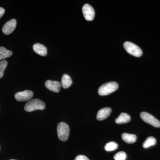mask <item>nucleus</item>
I'll return each mask as SVG.
<instances>
[{
	"mask_svg": "<svg viewBox=\"0 0 160 160\" xmlns=\"http://www.w3.org/2000/svg\"><path fill=\"white\" fill-rule=\"evenodd\" d=\"M46 107L45 103L38 99H34L26 103L24 109L26 111L32 112L37 110H43Z\"/></svg>",
	"mask_w": 160,
	"mask_h": 160,
	"instance_id": "f257e3e1",
	"label": "nucleus"
},
{
	"mask_svg": "<svg viewBox=\"0 0 160 160\" xmlns=\"http://www.w3.org/2000/svg\"><path fill=\"white\" fill-rule=\"evenodd\" d=\"M118 88L116 82H112L105 83L101 86L98 89V94L101 96H106L114 92Z\"/></svg>",
	"mask_w": 160,
	"mask_h": 160,
	"instance_id": "f03ea898",
	"label": "nucleus"
},
{
	"mask_svg": "<svg viewBox=\"0 0 160 160\" xmlns=\"http://www.w3.org/2000/svg\"><path fill=\"white\" fill-rule=\"evenodd\" d=\"M69 126L64 122H61L58 124L57 132L58 137L60 140L65 142L68 140L69 135Z\"/></svg>",
	"mask_w": 160,
	"mask_h": 160,
	"instance_id": "7ed1b4c3",
	"label": "nucleus"
},
{
	"mask_svg": "<svg viewBox=\"0 0 160 160\" xmlns=\"http://www.w3.org/2000/svg\"><path fill=\"white\" fill-rule=\"evenodd\" d=\"M124 47L126 51L129 54L136 57H140L142 54V51L139 46L131 42H126L124 43Z\"/></svg>",
	"mask_w": 160,
	"mask_h": 160,
	"instance_id": "20e7f679",
	"label": "nucleus"
},
{
	"mask_svg": "<svg viewBox=\"0 0 160 160\" xmlns=\"http://www.w3.org/2000/svg\"><path fill=\"white\" fill-rule=\"evenodd\" d=\"M140 117L145 122L155 127H160V122L150 113L146 112H142L140 114Z\"/></svg>",
	"mask_w": 160,
	"mask_h": 160,
	"instance_id": "39448f33",
	"label": "nucleus"
},
{
	"mask_svg": "<svg viewBox=\"0 0 160 160\" xmlns=\"http://www.w3.org/2000/svg\"><path fill=\"white\" fill-rule=\"evenodd\" d=\"M33 93L29 90L19 92L15 94V98L17 101L19 102H25L31 99L33 97Z\"/></svg>",
	"mask_w": 160,
	"mask_h": 160,
	"instance_id": "423d86ee",
	"label": "nucleus"
},
{
	"mask_svg": "<svg viewBox=\"0 0 160 160\" xmlns=\"http://www.w3.org/2000/svg\"><path fill=\"white\" fill-rule=\"evenodd\" d=\"M83 15L86 20L88 21L93 20L95 16V11L92 6L88 4L84 5L82 7Z\"/></svg>",
	"mask_w": 160,
	"mask_h": 160,
	"instance_id": "0eeeda50",
	"label": "nucleus"
},
{
	"mask_svg": "<svg viewBox=\"0 0 160 160\" xmlns=\"http://www.w3.org/2000/svg\"><path fill=\"white\" fill-rule=\"evenodd\" d=\"M16 25V20L14 19L9 20L3 26L2 28L3 33L6 35L11 34L15 29Z\"/></svg>",
	"mask_w": 160,
	"mask_h": 160,
	"instance_id": "6e6552de",
	"label": "nucleus"
},
{
	"mask_svg": "<svg viewBox=\"0 0 160 160\" xmlns=\"http://www.w3.org/2000/svg\"><path fill=\"white\" fill-rule=\"evenodd\" d=\"M45 86L49 90L54 92H58L61 89L62 85L58 81L48 80L45 82Z\"/></svg>",
	"mask_w": 160,
	"mask_h": 160,
	"instance_id": "1a4fd4ad",
	"label": "nucleus"
},
{
	"mask_svg": "<svg viewBox=\"0 0 160 160\" xmlns=\"http://www.w3.org/2000/svg\"><path fill=\"white\" fill-rule=\"evenodd\" d=\"M112 109L109 107H106L100 109L98 112L97 119L98 121H102L109 116L111 113Z\"/></svg>",
	"mask_w": 160,
	"mask_h": 160,
	"instance_id": "9d476101",
	"label": "nucleus"
},
{
	"mask_svg": "<svg viewBox=\"0 0 160 160\" xmlns=\"http://www.w3.org/2000/svg\"><path fill=\"white\" fill-rule=\"evenodd\" d=\"M33 49L36 53L42 56H45L47 55V48L46 46L40 43H36L33 45Z\"/></svg>",
	"mask_w": 160,
	"mask_h": 160,
	"instance_id": "9b49d317",
	"label": "nucleus"
},
{
	"mask_svg": "<svg viewBox=\"0 0 160 160\" xmlns=\"http://www.w3.org/2000/svg\"><path fill=\"white\" fill-rule=\"evenodd\" d=\"M131 120V117L126 112H122L117 118L116 119L117 124H121L129 122Z\"/></svg>",
	"mask_w": 160,
	"mask_h": 160,
	"instance_id": "f8f14e48",
	"label": "nucleus"
},
{
	"mask_svg": "<svg viewBox=\"0 0 160 160\" xmlns=\"http://www.w3.org/2000/svg\"><path fill=\"white\" fill-rule=\"evenodd\" d=\"M72 81L70 77L67 74L63 75L61 81V85L64 89H67L71 86Z\"/></svg>",
	"mask_w": 160,
	"mask_h": 160,
	"instance_id": "ddd939ff",
	"label": "nucleus"
},
{
	"mask_svg": "<svg viewBox=\"0 0 160 160\" xmlns=\"http://www.w3.org/2000/svg\"><path fill=\"white\" fill-rule=\"evenodd\" d=\"M122 137L123 141L128 144L134 143L137 140L136 135L128 133H123L122 135Z\"/></svg>",
	"mask_w": 160,
	"mask_h": 160,
	"instance_id": "4468645a",
	"label": "nucleus"
},
{
	"mask_svg": "<svg viewBox=\"0 0 160 160\" xmlns=\"http://www.w3.org/2000/svg\"><path fill=\"white\" fill-rule=\"evenodd\" d=\"M12 52L4 47H0V60H3L11 56Z\"/></svg>",
	"mask_w": 160,
	"mask_h": 160,
	"instance_id": "2eb2a0df",
	"label": "nucleus"
},
{
	"mask_svg": "<svg viewBox=\"0 0 160 160\" xmlns=\"http://www.w3.org/2000/svg\"><path fill=\"white\" fill-rule=\"evenodd\" d=\"M156 139L153 137H149L146 138L143 144V147L145 149L149 148L150 146H154L156 143Z\"/></svg>",
	"mask_w": 160,
	"mask_h": 160,
	"instance_id": "dca6fc26",
	"label": "nucleus"
},
{
	"mask_svg": "<svg viewBox=\"0 0 160 160\" xmlns=\"http://www.w3.org/2000/svg\"><path fill=\"white\" fill-rule=\"evenodd\" d=\"M118 147L117 143L114 142H110L106 144L105 146V149L106 151H112L117 149Z\"/></svg>",
	"mask_w": 160,
	"mask_h": 160,
	"instance_id": "f3484780",
	"label": "nucleus"
},
{
	"mask_svg": "<svg viewBox=\"0 0 160 160\" xmlns=\"http://www.w3.org/2000/svg\"><path fill=\"white\" fill-rule=\"evenodd\" d=\"M127 156L126 152L123 151H120L115 154L113 158L115 160H125Z\"/></svg>",
	"mask_w": 160,
	"mask_h": 160,
	"instance_id": "a211bd4d",
	"label": "nucleus"
},
{
	"mask_svg": "<svg viewBox=\"0 0 160 160\" xmlns=\"http://www.w3.org/2000/svg\"><path fill=\"white\" fill-rule=\"evenodd\" d=\"M7 64L8 62L5 60L0 62V79L2 78L4 75V71L7 67Z\"/></svg>",
	"mask_w": 160,
	"mask_h": 160,
	"instance_id": "6ab92c4d",
	"label": "nucleus"
},
{
	"mask_svg": "<svg viewBox=\"0 0 160 160\" xmlns=\"http://www.w3.org/2000/svg\"><path fill=\"white\" fill-rule=\"evenodd\" d=\"M74 160H90L87 157L82 155H78L75 158Z\"/></svg>",
	"mask_w": 160,
	"mask_h": 160,
	"instance_id": "aec40b11",
	"label": "nucleus"
},
{
	"mask_svg": "<svg viewBox=\"0 0 160 160\" xmlns=\"http://www.w3.org/2000/svg\"><path fill=\"white\" fill-rule=\"evenodd\" d=\"M5 9L2 7H0V18L3 16V15L5 13Z\"/></svg>",
	"mask_w": 160,
	"mask_h": 160,
	"instance_id": "412c9836",
	"label": "nucleus"
},
{
	"mask_svg": "<svg viewBox=\"0 0 160 160\" xmlns=\"http://www.w3.org/2000/svg\"><path fill=\"white\" fill-rule=\"evenodd\" d=\"M14 160V159H11V160Z\"/></svg>",
	"mask_w": 160,
	"mask_h": 160,
	"instance_id": "4be33fe9",
	"label": "nucleus"
}]
</instances>
